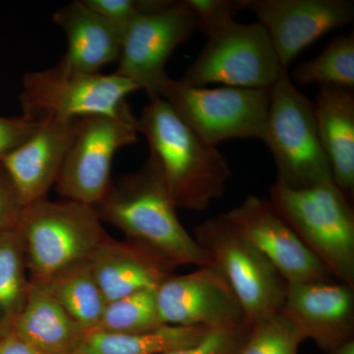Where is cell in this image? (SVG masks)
<instances>
[{
    "mask_svg": "<svg viewBox=\"0 0 354 354\" xmlns=\"http://www.w3.org/2000/svg\"><path fill=\"white\" fill-rule=\"evenodd\" d=\"M129 241L152 249L174 267L211 266L208 256L183 227L162 172L149 156L138 171L121 176L95 206Z\"/></svg>",
    "mask_w": 354,
    "mask_h": 354,
    "instance_id": "1",
    "label": "cell"
},
{
    "mask_svg": "<svg viewBox=\"0 0 354 354\" xmlns=\"http://www.w3.org/2000/svg\"><path fill=\"white\" fill-rule=\"evenodd\" d=\"M177 208L205 211L225 194L232 176L227 158L203 141L162 97L150 101L137 118Z\"/></svg>",
    "mask_w": 354,
    "mask_h": 354,
    "instance_id": "2",
    "label": "cell"
},
{
    "mask_svg": "<svg viewBox=\"0 0 354 354\" xmlns=\"http://www.w3.org/2000/svg\"><path fill=\"white\" fill-rule=\"evenodd\" d=\"M269 200L333 276L354 288V212L334 181L290 188L277 180Z\"/></svg>",
    "mask_w": 354,
    "mask_h": 354,
    "instance_id": "3",
    "label": "cell"
},
{
    "mask_svg": "<svg viewBox=\"0 0 354 354\" xmlns=\"http://www.w3.org/2000/svg\"><path fill=\"white\" fill-rule=\"evenodd\" d=\"M18 227L32 279L41 281L87 262L109 239L94 207L67 199L28 205Z\"/></svg>",
    "mask_w": 354,
    "mask_h": 354,
    "instance_id": "4",
    "label": "cell"
},
{
    "mask_svg": "<svg viewBox=\"0 0 354 354\" xmlns=\"http://www.w3.org/2000/svg\"><path fill=\"white\" fill-rule=\"evenodd\" d=\"M269 111L263 142L290 188H307L334 181L329 160L317 130L313 102L291 80L288 69L270 88Z\"/></svg>",
    "mask_w": 354,
    "mask_h": 354,
    "instance_id": "5",
    "label": "cell"
},
{
    "mask_svg": "<svg viewBox=\"0 0 354 354\" xmlns=\"http://www.w3.org/2000/svg\"><path fill=\"white\" fill-rule=\"evenodd\" d=\"M140 88L116 73H80L57 64L25 74L19 100L23 115L38 121L76 120L132 113L127 95Z\"/></svg>",
    "mask_w": 354,
    "mask_h": 354,
    "instance_id": "6",
    "label": "cell"
},
{
    "mask_svg": "<svg viewBox=\"0 0 354 354\" xmlns=\"http://www.w3.org/2000/svg\"><path fill=\"white\" fill-rule=\"evenodd\" d=\"M192 236L234 290L249 326L281 311L286 281L225 216L200 223Z\"/></svg>",
    "mask_w": 354,
    "mask_h": 354,
    "instance_id": "7",
    "label": "cell"
},
{
    "mask_svg": "<svg viewBox=\"0 0 354 354\" xmlns=\"http://www.w3.org/2000/svg\"><path fill=\"white\" fill-rule=\"evenodd\" d=\"M160 97L209 145L232 139L262 141L264 137L270 90L192 87L169 78Z\"/></svg>",
    "mask_w": 354,
    "mask_h": 354,
    "instance_id": "8",
    "label": "cell"
},
{
    "mask_svg": "<svg viewBox=\"0 0 354 354\" xmlns=\"http://www.w3.org/2000/svg\"><path fill=\"white\" fill-rule=\"evenodd\" d=\"M285 69L262 24L232 20L209 35L180 81L192 87L223 84L270 90Z\"/></svg>",
    "mask_w": 354,
    "mask_h": 354,
    "instance_id": "9",
    "label": "cell"
},
{
    "mask_svg": "<svg viewBox=\"0 0 354 354\" xmlns=\"http://www.w3.org/2000/svg\"><path fill=\"white\" fill-rule=\"evenodd\" d=\"M137 118L91 115L79 120L55 187L64 199L95 207L106 194L111 184L115 153L137 142Z\"/></svg>",
    "mask_w": 354,
    "mask_h": 354,
    "instance_id": "10",
    "label": "cell"
},
{
    "mask_svg": "<svg viewBox=\"0 0 354 354\" xmlns=\"http://www.w3.org/2000/svg\"><path fill=\"white\" fill-rule=\"evenodd\" d=\"M197 28V21L184 1L169 0L162 8L142 14L123 34L114 73L136 84L150 101L158 99L169 78L165 72L167 60Z\"/></svg>",
    "mask_w": 354,
    "mask_h": 354,
    "instance_id": "11",
    "label": "cell"
},
{
    "mask_svg": "<svg viewBox=\"0 0 354 354\" xmlns=\"http://www.w3.org/2000/svg\"><path fill=\"white\" fill-rule=\"evenodd\" d=\"M165 325L232 330L248 327L241 302L225 278L211 266L172 276L157 290Z\"/></svg>",
    "mask_w": 354,
    "mask_h": 354,
    "instance_id": "12",
    "label": "cell"
},
{
    "mask_svg": "<svg viewBox=\"0 0 354 354\" xmlns=\"http://www.w3.org/2000/svg\"><path fill=\"white\" fill-rule=\"evenodd\" d=\"M223 216L271 262L286 283L328 281L334 277L269 199L248 195Z\"/></svg>",
    "mask_w": 354,
    "mask_h": 354,
    "instance_id": "13",
    "label": "cell"
},
{
    "mask_svg": "<svg viewBox=\"0 0 354 354\" xmlns=\"http://www.w3.org/2000/svg\"><path fill=\"white\" fill-rule=\"evenodd\" d=\"M269 35L283 68L304 48L354 19L351 0H248Z\"/></svg>",
    "mask_w": 354,
    "mask_h": 354,
    "instance_id": "14",
    "label": "cell"
},
{
    "mask_svg": "<svg viewBox=\"0 0 354 354\" xmlns=\"http://www.w3.org/2000/svg\"><path fill=\"white\" fill-rule=\"evenodd\" d=\"M281 311L324 351L354 339V288L348 283H286Z\"/></svg>",
    "mask_w": 354,
    "mask_h": 354,
    "instance_id": "15",
    "label": "cell"
},
{
    "mask_svg": "<svg viewBox=\"0 0 354 354\" xmlns=\"http://www.w3.org/2000/svg\"><path fill=\"white\" fill-rule=\"evenodd\" d=\"M78 122L79 120L41 121L29 139L2 158L0 165L23 206L46 198L51 186L57 183Z\"/></svg>",
    "mask_w": 354,
    "mask_h": 354,
    "instance_id": "16",
    "label": "cell"
},
{
    "mask_svg": "<svg viewBox=\"0 0 354 354\" xmlns=\"http://www.w3.org/2000/svg\"><path fill=\"white\" fill-rule=\"evenodd\" d=\"M88 262L108 304L139 291L157 290L174 276L176 270L149 247L129 239L113 241L111 237Z\"/></svg>",
    "mask_w": 354,
    "mask_h": 354,
    "instance_id": "17",
    "label": "cell"
},
{
    "mask_svg": "<svg viewBox=\"0 0 354 354\" xmlns=\"http://www.w3.org/2000/svg\"><path fill=\"white\" fill-rule=\"evenodd\" d=\"M66 35V53L60 66L80 73H99L104 65L118 62L122 34L80 0L70 2L53 16Z\"/></svg>",
    "mask_w": 354,
    "mask_h": 354,
    "instance_id": "18",
    "label": "cell"
},
{
    "mask_svg": "<svg viewBox=\"0 0 354 354\" xmlns=\"http://www.w3.org/2000/svg\"><path fill=\"white\" fill-rule=\"evenodd\" d=\"M313 104L319 138L333 179L351 199L354 192L353 88L320 86Z\"/></svg>",
    "mask_w": 354,
    "mask_h": 354,
    "instance_id": "19",
    "label": "cell"
},
{
    "mask_svg": "<svg viewBox=\"0 0 354 354\" xmlns=\"http://www.w3.org/2000/svg\"><path fill=\"white\" fill-rule=\"evenodd\" d=\"M11 330L41 354H68L85 334L58 304L48 283L32 279Z\"/></svg>",
    "mask_w": 354,
    "mask_h": 354,
    "instance_id": "20",
    "label": "cell"
},
{
    "mask_svg": "<svg viewBox=\"0 0 354 354\" xmlns=\"http://www.w3.org/2000/svg\"><path fill=\"white\" fill-rule=\"evenodd\" d=\"M209 332L212 330L169 325L139 334L88 330L68 354H162L191 346Z\"/></svg>",
    "mask_w": 354,
    "mask_h": 354,
    "instance_id": "21",
    "label": "cell"
},
{
    "mask_svg": "<svg viewBox=\"0 0 354 354\" xmlns=\"http://www.w3.org/2000/svg\"><path fill=\"white\" fill-rule=\"evenodd\" d=\"M46 283L58 304L85 332L95 329L108 302L88 261L72 266Z\"/></svg>",
    "mask_w": 354,
    "mask_h": 354,
    "instance_id": "22",
    "label": "cell"
},
{
    "mask_svg": "<svg viewBox=\"0 0 354 354\" xmlns=\"http://www.w3.org/2000/svg\"><path fill=\"white\" fill-rule=\"evenodd\" d=\"M25 246L18 223L0 230V324L11 330L24 307L29 281L25 278Z\"/></svg>",
    "mask_w": 354,
    "mask_h": 354,
    "instance_id": "23",
    "label": "cell"
},
{
    "mask_svg": "<svg viewBox=\"0 0 354 354\" xmlns=\"http://www.w3.org/2000/svg\"><path fill=\"white\" fill-rule=\"evenodd\" d=\"M292 78L298 85L353 88V32L335 37L318 57L297 65Z\"/></svg>",
    "mask_w": 354,
    "mask_h": 354,
    "instance_id": "24",
    "label": "cell"
},
{
    "mask_svg": "<svg viewBox=\"0 0 354 354\" xmlns=\"http://www.w3.org/2000/svg\"><path fill=\"white\" fill-rule=\"evenodd\" d=\"M157 290L139 291L109 302L94 330L116 334H139L162 327L165 324L158 312Z\"/></svg>",
    "mask_w": 354,
    "mask_h": 354,
    "instance_id": "25",
    "label": "cell"
},
{
    "mask_svg": "<svg viewBox=\"0 0 354 354\" xmlns=\"http://www.w3.org/2000/svg\"><path fill=\"white\" fill-rule=\"evenodd\" d=\"M304 335L283 312L261 319L251 326L239 354H297Z\"/></svg>",
    "mask_w": 354,
    "mask_h": 354,
    "instance_id": "26",
    "label": "cell"
},
{
    "mask_svg": "<svg viewBox=\"0 0 354 354\" xmlns=\"http://www.w3.org/2000/svg\"><path fill=\"white\" fill-rule=\"evenodd\" d=\"M88 7L113 23L121 34L142 14L162 8L169 0H84Z\"/></svg>",
    "mask_w": 354,
    "mask_h": 354,
    "instance_id": "27",
    "label": "cell"
},
{
    "mask_svg": "<svg viewBox=\"0 0 354 354\" xmlns=\"http://www.w3.org/2000/svg\"><path fill=\"white\" fill-rule=\"evenodd\" d=\"M197 21V27L207 37L234 20L247 9L248 0H184Z\"/></svg>",
    "mask_w": 354,
    "mask_h": 354,
    "instance_id": "28",
    "label": "cell"
},
{
    "mask_svg": "<svg viewBox=\"0 0 354 354\" xmlns=\"http://www.w3.org/2000/svg\"><path fill=\"white\" fill-rule=\"evenodd\" d=\"M250 330L251 326L239 330H212L191 346L162 354H239Z\"/></svg>",
    "mask_w": 354,
    "mask_h": 354,
    "instance_id": "29",
    "label": "cell"
},
{
    "mask_svg": "<svg viewBox=\"0 0 354 354\" xmlns=\"http://www.w3.org/2000/svg\"><path fill=\"white\" fill-rule=\"evenodd\" d=\"M41 124V121L25 115L0 118V162L29 139Z\"/></svg>",
    "mask_w": 354,
    "mask_h": 354,
    "instance_id": "30",
    "label": "cell"
},
{
    "mask_svg": "<svg viewBox=\"0 0 354 354\" xmlns=\"http://www.w3.org/2000/svg\"><path fill=\"white\" fill-rule=\"evenodd\" d=\"M24 206L0 165V230L17 225Z\"/></svg>",
    "mask_w": 354,
    "mask_h": 354,
    "instance_id": "31",
    "label": "cell"
},
{
    "mask_svg": "<svg viewBox=\"0 0 354 354\" xmlns=\"http://www.w3.org/2000/svg\"><path fill=\"white\" fill-rule=\"evenodd\" d=\"M0 354H41L12 330L0 337Z\"/></svg>",
    "mask_w": 354,
    "mask_h": 354,
    "instance_id": "32",
    "label": "cell"
},
{
    "mask_svg": "<svg viewBox=\"0 0 354 354\" xmlns=\"http://www.w3.org/2000/svg\"><path fill=\"white\" fill-rule=\"evenodd\" d=\"M325 354H354V339L342 342L339 346L325 351Z\"/></svg>",
    "mask_w": 354,
    "mask_h": 354,
    "instance_id": "33",
    "label": "cell"
}]
</instances>
